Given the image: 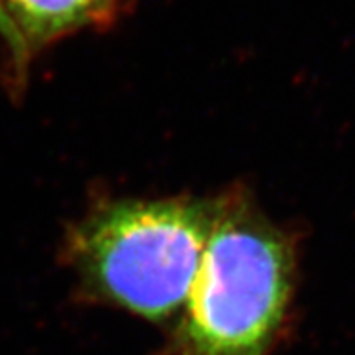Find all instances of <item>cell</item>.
<instances>
[{"instance_id":"3957f363","label":"cell","mask_w":355,"mask_h":355,"mask_svg":"<svg viewBox=\"0 0 355 355\" xmlns=\"http://www.w3.org/2000/svg\"><path fill=\"white\" fill-rule=\"evenodd\" d=\"M2 4L31 58L38 49L67 35L105 28L131 0H2Z\"/></svg>"},{"instance_id":"7a4b0ae2","label":"cell","mask_w":355,"mask_h":355,"mask_svg":"<svg viewBox=\"0 0 355 355\" xmlns=\"http://www.w3.org/2000/svg\"><path fill=\"white\" fill-rule=\"evenodd\" d=\"M214 198L102 200L62 248L80 294L155 324L182 312L212 229Z\"/></svg>"},{"instance_id":"6da1fadb","label":"cell","mask_w":355,"mask_h":355,"mask_svg":"<svg viewBox=\"0 0 355 355\" xmlns=\"http://www.w3.org/2000/svg\"><path fill=\"white\" fill-rule=\"evenodd\" d=\"M300 236L245 189L216 196L196 277L162 355H272L292 322Z\"/></svg>"},{"instance_id":"277c9868","label":"cell","mask_w":355,"mask_h":355,"mask_svg":"<svg viewBox=\"0 0 355 355\" xmlns=\"http://www.w3.org/2000/svg\"><path fill=\"white\" fill-rule=\"evenodd\" d=\"M0 37L4 38V42L10 47V53L13 56V67H15V82L24 84L26 82V73H28L29 66V55L26 51L22 38H20L19 31L15 29L13 22L10 20L8 13L4 10V4L0 0Z\"/></svg>"}]
</instances>
